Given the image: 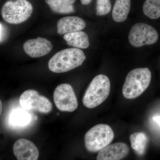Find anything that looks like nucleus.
Here are the masks:
<instances>
[{
    "label": "nucleus",
    "mask_w": 160,
    "mask_h": 160,
    "mask_svg": "<svg viewBox=\"0 0 160 160\" xmlns=\"http://www.w3.org/2000/svg\"><path fill=\"white\" fill-rule=\"evenodd\" d=\"M2 36V26L1 25V23H0V40L1 39Z\"/></svg>",
    "instance_id": "nucleus-24"
},
{
    "label": "nucleus",
    "mask_w": 160,
    "mask_h": 160,
    "mask_svg": "<svg viewBox=\"0 0 160 160\" xmlns=\"http://www.w3.org/2000/svg\"><path fill=\"white\" fill-rule=\"evenodd\" d=\"M81 3L84 5H87L90 4L92 0H80Z\"/></svg>",
    "instance_id": "nucleus-20"
},
{
    "label": "nucleus",
    "mask_w": 160,
    "mask_h": 160,
    "mask_svg": "<svg viewBox=\"0 0 160 160\" xmlns=\"http://www.w3.org/2000/svg\"><path fill=\"white\" fill-rule=\"evenodd\" d=\"M110 82L109 78L103 74L96 76L86 89L82 102L84 106L92 109L102 104L109 97Z\"/></svg>",
    "instance_id": "nucleus-3"
},
{
    "label": "nucleus",
    "mask_w": 160,
    "mask_h": 160,
    "mask_svg": "<svg viewBox=\"0 0 160 160\" xmlns=\"http://www.w3.org/2000/svg\"><path fill=\"white\" fill-rule=\"evenodd\" d=\"M2 101L0 100V116L2 114Z\"/></svg>",
    "instance_id": "nucleus-22"
},
{
    "label": "nucleus",
    "mask_w": 160,
    "mask_h": 160,
    "mask_svg": "<svg viewBox=\"0 0 160 160\" xmlns=\"http://www.w3.org/2000/svg\"><path fill=\"white\" fill-rule=\"evenodd\" d=\"M129 151V147L126 143H114L101 149L97 160H121L127 156Z\"/></svg>",
    "instance_id": "nucleus-11"
},
{
    "label": "nucleus",
    "mask_w": 160,
    "mask_h": 160,
    "mask_svg": "<svg viewBox=\"0 0 160 160\" xmlns=\"http://www.w3.org/2000/svg\"><path fill=\"white\" fill-rule=\"evenodd\" d=\"M13 153L17 160H38L39 152L36 146L26 139L18 140L13 145Z\"/></svg>",
    "instance_id": "nucleus-9"
},
{
    "label": "nucleus",
    "mask_w": 160,
    "mask_h": 160,
    "mask_svg": "<svg viewBox=\"0 0 160 160\" xmlns=\"http://www.w3.org/2000/svg\"><path fill=\"white\" fill-rule=\"evenodd\" d=\"M144 14L152 19L160 17V0H146L143 6Z\"/></svg>",
    "instance_id": "nucleus-18"
},
{
    "label": "nucleus",
    "mask_w": 160,
    "mask_h": 160,
    "mask_svg": "<svg viewBox=\"0 0 160 160\" xmlns=\"http://www.w3.org/2000/svg\"><path fill=\"white\" fill-rule=\"evenodd\" d=\"M151 72L148 68H139L129 72L122 88L124 97L132 99L138 97L148 88L151 82Z\"/></svg>",
    "instance_id": "nucleus-2"
},
{
    "label": "nucleus",
    "mask_w": 160,
    "mask_h": 160,
    "mask_svg": "<svg viewBox=\"0 0 160 160\" xmlns=\"http://www.w3.org/2000/svg\"><path fill=\"white\" fill-rule=\"evenodd\" d=\"M52 11L60 14H69L75 12L73 5L66 0H46Z\"/></svg>",
    "instance_id": "nucleus-17"
},
{
    "label": "nucleus",
    "mask_w": 160,
    "mask_h": 160,
    "mask_svg": "<svg viewBox=\"0 0 160 160\" xmlns=\"http://www.w3.org/2000/svg\"><path fill=\"white\" fill-rule=\"evenodd\" d=\"M32 11L33 7L27 0L9 1L3 5L1 14L7 22L16 25L27 21Z\"/></svg>",
    "instance_id": "nucleus-5"
},
{
    "label": "nucleus",
    "mask_w": 160,
    "mask_h": 160,
    "mask_svg": "<svg viewBox=\"0 0 160 160\" xmlns=\"http://www.w3.org/2000/svg\"><path fill=\"white\" fill-rule=\"evenodd\" d=\"M132 148L138 155L142 156L146 151L148 139L146 135L142 132H136L129 137Z\"/></svg>",
    "instance_id": "nucleus-16"
},
{
    "label": "nucleus",
    "mask_w": 160,
    "mask_h": 160,
    "mask_svg": "<svg viewBox=\"0 0 160 160\" xmlns=\"http://www.w3.org/2000/svg\"><path fill=\"white\" fill-rule=\"evenodd\" d=\"M86 59L84 52L78 48H69L56 53L49 60L48 67L55 73L70 71L82 65Z\"/></svg>",
    "instance_id": "nucleus-1"
},
{
    "label": "nucleus",
    "mask_w": 160,
    "mask_h": 160,
    "mask_svg": "<svg viewBox=\"0 0 160 160\" xmlns=\"http://www.w3.org/2000/svg\"><path fill=\"white\" fill-rule=\"evenodd\" d=\"M128 38L132 46L141 47L156 42L158 39V34L157 31L150 25L137 23L130 29Z\"/></svg>",
    "instance_id": "nucleus-6"
},
{
    "label": "nucleus",
    "mask_w": 160,
    "mask_h": 160,
    "mask_svg": "<svg viewBox=\"0 0 160 160\" xmlns=\"http://www.w3.org/2000/svg\"><path fill=\"white\" fill-rule=\"evenodd\" d=\"M154 120L155 122H157L160 126V116H157L154 118Z\"/></svg>",
    "instance_id": "nucleus-21"
},
{
    "label": "nucleus",
    "mask_w": 160,
    "mask_h": 160,
    "mask_svg": "<svg viewBox=\"0 0 160 160\" xmlns=\"http://www.w3.org/2000/svg\"><path fill=\"white\" fill-rule=\"evenodd\" d=\"M85 21L79 17L69 16L60 19L57 23V32L62 35L80 31L85 28Z\"/></svg>",
    "instance_id": "nucleus-12"
},
{
    "label": "nucleus",
    "mask_w": 160,
    "mask_h": 160,
    "mask_svg": "<svg viewBox=\"0 0 160 160\" xmlns=\"http://www.w3.org/2000/svg\"><path fill=\"white\" fill-rule=\"evenodd\" d=\"M63 38L68 45L78 49H87L89 46L88 36L84 32L80 31L66 33Z\"/></svg>",
    "instance_id": "nucleus-13"
},
{
    "label": "nucleus",
    "mask_w": 160,
    "mask_h": 160,
    "mask_svg": "<svg viewBox=\"0 0 160 160\" xmlns=\"http://www.w3.org/2000/svg\"><path fill=\"white\" fill-rule=\"evenodd\" d=\"M21 107L27 111L48 113L52 109V104L47 98L40 95L37 91L29 89L24 92L19 99Z\"/></svg>",
    "instance_id": "nucleus-7"
},
{
    "label": "nucleus",
    "mask_w": 160,
    "mask_h": 160,
    "mask_svg": "<svg viewBox=\"0 0 160 160\" xmlns=\"http://www.w3.org/2000/svg\"><path fill=\"white\" fill-rule=\"evenodd\" d=\"M23 49L26 54L30 57L38 58L49 53L52 49V45L49 40L38 37L25 42L23 45Z\"/></svg>",
    "instance_id": "nucleus-10"
},
{
    "label": "nucleus",
    "mask_w": 160,
    "mask_h": 160,
    "mask_svg": "<svg viewBox=\"0 0 160 160\" xmlns=\"http://www.w3.org/2000/svg\"><path fill=\"white\" fill-rule=\"evenodd\" d=\"M131 7V0H116L112 12L115 22H122L128 17Z\"/></svg>",
    "instance_id": "nucleus-14"
},
{
    "label": "nucleus",
    "mask_w": 160,
    "mask_h": 160,
    "mask_svg": "<svg viewBox=\"0 0 160 160\" xmlns=\"http://www.w3.org/2000/svg\"><path fill=\"white\" fill-rule=\"evenodd\" d=\"M66 1L70 3V4H73V3L75 2L76 0H66Z\"/></svg>",
    "instance_id": "nucleus-23"
},
{
    "label": "nucleus",
    "mask_w": 160,
    "mask_h": 160,
    "mask_svg": "<svg viewBox=\"0 0 160 160\" xmlns=\"http://www.w3.org/2000/svg\"><path fill=\"white\" fill-rule=\"evenodd\" d=\"M111 9L110 0H97L96 6V14L103 16L108 14Z\"/></svg>",
    "instance_id": "nucleus-19"
},
{
    "label": "nucleus",
    "mask_w": 160,
    "mask_h": 160,
    "mask_svg": "<svg viewBox=\"0 0 160 160\" xmlns=\"http://www.w3.org/2000/svg\"><path fill=\"white\" fill-rule=\"evenodd\" d=\"M56 106L60 111L72 112L78 107L77 99L71 85L62 84L56 87L53 93Z\"/></svg>",
    "instance_id": "nucleus-8"
},
{
    "label": "nucleus",
    "mask_w": 160,
    "mask_h": 160,
    "mask_svg": "<svg viewBox=\"0 0 160 160\" xmlns=\"http://www.w3.org/2000/svg\"><path fill=\"white\" fill-rule=\"evenodd\" d=\"M32 118V115L28 111L22 108L15 109L12 112L10 117V122L15 127L24 128L31 122Z\"/></svg>",
    "instance_id": "nucleus-15"
},
{
    "label": "nucleus",
    "mask_w": 160,
    "mask_h": 160,
    "mask_svg": "<svg viewBox=\"0 0 160 160\" xmlns=\"http://www.w3.org/2000/svg\"><path fill=\"white\" fill-rule=\"evenodd\" d=\"M114 138V132L110 126L98 124L92 127L85 134V146L90 152H97L109 145Z\"/></svg>",
    "instance_id": "nucleus-4"
}]
</instances>
